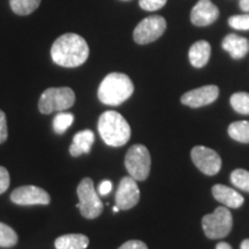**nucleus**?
Here are the masks:
<instances>
[{
    "label": "nucleus",
    "mask_w": 249,
    "mask_h": 249,
    "mask_svg": "<svg viewBox=\"0 0 249 249\" xmlns=\"http://www.w3.org/2000/svg\"><path fill=\"white\" fill-rule=\"evenodd\" d=\"M51 57L55 65L66 68L79 67L89 57L88 43L77 34H65L54 40Z\"/></svg>",
    "instance_id": "obj_1"
},
{
    "label": "nucleus",
    "mask_w": 249,
    "mask_h": 249,
    "mask_svg": "<svg viewBox=\"0 0 249 249\" xmlns=\"http://www.w3.org/2000/svg\"><path fill=\"white\" fill-rule=\"evenodd\" d=\"M134 92V85L124 73H110L98 88V99L103 104L117 107L126 102Z\"/></svg>",
    "instance_id": "obj_2"
},
{
    "label": "nucleus",
    "mask_w": 249,
    "mask_h": 249,
    "mask_svg": "<svg viewBox=\"0 0 249 249\" xmlns=\"http://www.w3.org/2000/svg\"><path fill=\"white\" fill-rule=\"evenodd\" d=\"M98 132L103 141L110 147H123L130 139V126L116 111H107L99 117Z\"/></svg>",
    "instance_id": "obj_3"
},
{
    "label": "nucleus",
    "mask_w": 249,
    "mask_h": 249,
    "mask_svg": "<svg viewBox=\"0 0 249 249\" xmlns=\"http://www.w3.org/2000/svg\"><path fill=\"white\" fill-rule=\"evenodd\" d=\"M75 103V93L68 87L49 88L40 96L38 110L43 114L61 112L71 108Z\"/></svg>",
    "instance_id": "obj_4"
},
{
    "label": "nucleus",
    "mask_w": 249,
    "mask_h": 249,
    "mask_svg": "<svg viewBox=\"0 0 249 249\" xmlns=\"http://www.w3.org/2000/svg\"><path fill=\"white\" fill-rule=\"evenodd\" d=\"M233 218L226 207H218L213 213L205 214L202 227L209 239H223L232 231Z\"/></svg>",
    "instance_id": "obj_5"
},
{
    "label": "nucleus",
    "mask_w": 249,
    "mask_h": 249,
    "mask_svg": "<svg viewBox=\"0 0 249 249\" xmlns=\"http://www.w3.org/2000/svg\"><path fill=\"white\" fill-rule=\"evenodd\" d=\"M124 165L129 176L136 181H143L149 177L151 167L150 152L142 144H134L127 151Z\"/></svg>",
    "instance_id": "obj_6"
},
{
    "label": "nucleus",
    "mask_w": 249,
    "mask_h": 249,
    "mask_svg": "<svg viewBox=\"0 0 249 249\" xmlns=\"http://www.w3.org/2000/svg\"><path fill=\"white\" fill-rule=\"evenodd\" d=\"M79 203L77 208L87 219H95L103 211V203L96 192L93 181L90 178H85L77 186Z\"/></svg>",
    "instance_id": "obj_7"
},
{
    "label": "nucleus",
    "mask_w": 249,
    "mask_h": 249,
    "mask_svg": "<svg viewBox=\"0 0 249 249\" xmlns=\"http://www.w3.org/2000/svg\"><path fill=\"white\" fill-rule=\"evenodd\" d=\"M166 20L160 15H151L144 18L136 26L133 33V38L140 45H145L157 40L166 30Z\"/></svg>",
    "instance_id": "obj_8"
},
{
    "label": "nucleus",
    "mask_w": 249,
    "mask_h": 249,
    "mask_svg": "<svg viewBox=\"0 0 249 249\" xmlns=\"http://www.w3.org/2000/svg\"><path fill=\"white\" fill-rule=\"evenodd\" d=\"M191 156L196 167L207 176H216L222 169V158L213 149L197 145L192 149Z\"/></svg>",
    "instance_id": "obj_9"
},
{
    "label": "nucleus",
    "mask_w": 249,
    "mask_h": 249,
    "mask_svg": "<svg viewBox=\"0 0 249 249\" xmlns=\"http://www.w3.org/2000/svg\"><path fill=\"white\" fill-rule=\"evenodd\" d=\"M11 200L18 205H46L50 203L51 197L49 193L37 186H22L13 191Z\"/></svg>",
    "instance_id": "obj_10"
},
{
    "label": "nucleus",
    "mask_w": 249,
    "mask_h": 249,
    "mask_svg": "<svg viewBox=\"0 0 249 249\" xmlns=\"http://www.w3.org/2000/svg\"><path fill=\"white\" fill-rule=\"evenodd\" d=\"M140 201V189L136 180L132 177L121 179L116 194V205L120 210H129Z\"/></svg>",
    "instance_id": "obj_11"
},
{
    "label": "nucleus",
    "mask_w": 249,
    "mask_h": 249,
    "mask_svg": "<svg viewBox=\"0 0 249 249\" xmlns=\"http://www.w3.org/2000/svg\"><path fill=\"white\" fill-rule=\"evenodd\" d=\"M218 96H219V89L217 86H204L183 93L181 96V103L189 107L197 108L213 103Z\"/></svg>",
    "instance_id": "obj_12"
},
{
    "label": "nucleus",
    "mask_w": 249,
    "mask_h": 249,
    "mask_svg": "<svg viewBox=\"0 0 249 249\" xmlns=\"http://www.w3.org/2000/svg\"><path fill=\"white\" fill-rule=\"evenodd\" d=\"M219 9L211 0H198L191 12V21L196 27H207L216 22Z\"/></svg>",
    "instance_id": "obj_13"
},
{
    "label": "nucleus",
    "mask_w": 249,
    "mask_h": 249,
    "mask_svg": "<svg viewBox=\"0 0 249 249\" xmlns=\"http://www.w3.org/2000/svg\"><path fill=\"white\" fill-rule=\"evenodd\" d=\"M213 195L218 202L225 205L226 208H240L244 204V196L238 193L235 189L225 185L217 183L213 187Z\"/></svg>",
    "instance_id": "obj_14"
},
{
    "label": "nucleus",
    "mask_w": 249,
    "mask_h": 249,
    "mask_svg": "<svg viewBox=\"0 0 249 249\" xmlns=\"http://www.w3.org/2000/svg\"><path fill=\"white\" fill-rule=\"evenodd\" d=\"M222 48L229 52L230 55L235 60L245 58L249 52V40L235 34H230L224 37Z\"/></svg>",
    "instance_id": "obj_15"
},
{
    "label": "nucleus",
    "mask_w": 249,
    "mask_h": 249,
    "mask_svg": "<svg viewBox=\"0 0 249 249\" xmlns=\"http://www.w3.org/2000/svg\"><path fill=\"white\" fill-rule=\"evenodd\" d=\"M95 142V135L91 130L86 129L76 133L70 147V154L73 157H79L83 154H89Z\"/></svg>",
    "instance_id": "obj_16"
},
{
    "label": "nucleus",
    "mask_w": 249,
    "mask_h": 249,
    "mask_svg": "<svg viewBox=\"0 0 249 249\" xmlns=\"http://www.w3.org/2000/svg\"><path fill=\"white\" fill-rule=\"evenodd\" d=\"M211 54V46L207 40H198L191 46L188 52V58L192 66L202 68L208 64Z\"/></svg>",
    "instance_id": "obj_17"
},
{
    "label": "nucleus",
    "mask_w": 249,
    "mask_h": 249,
    "mask_svg": "<svg viewBox=\"0 0 249 249\" xmlns=\"http://www.w3.org/2000/svg\"><path fill=\"white\" fill-rule=\"evenodd\" d=\"M89 238L85 234H65L54 241L55 249H86Z\"/></svg>",
    "instance_id": "obj_18"
},
{
    "label": "nucleus",
    "mask_w": 249,
    "mask_h": 249,
    "mask_svg": "<svg viewBox=\"0 0 249 249\" xmlns=\"http://www.w3.org/2000/svg\"><path fill=\"white\" fill-rule=\"evenodd\" d=\"M229 135L235 141L249 143V121H235L229 126Z\"/></svg>",
    "instance_id": "obj_19"
},
{
    "label": "nucleus",
    "mask_w": 249,
    "mask_h": 249,
    "mask_svg": "<svg viewBox=\"0 0 249 249\" xmlns=\"http://www.w3.org/2000/svg\"><path fill=\"white\" fill-rule=\"evenodd\" d=\"M42 0H9L12 11L18 15H29L39 7Z\"/></svg>",
    "instance_id": "obj_20"
},
{
    "label": "nucleus",
    "mask_w": 249,
    "mask_h": 249,
    "mask_svg": "<svg viewBox=\"0 0 249 249\" xmlns=\"http://www.w3.org/2000/svg\"><path fill=\"white\" fill-rule=\"evenodd\" d=\"M233 110L240 114H249V93L235 92L230 98Z\"/></svg>",
    "instance_id": "obj_21"
},
{
    "label": "nucleus",
    "mask_w": 249,
    "mask_h": 249,
    "mask_svg": "<svg viewBox=\"0 0 249 249\" xmlns=\"http://www.w3.org/2000/svg\"><path fill=\"white\" fill-rule=\"evenodd\" d=\"M18 236L11 226L0 222V247L9 248L18 244Z\"/></svg>",
    "instance_id": "obj_22"
},
{
    "label": "nucleus",
    "mask_w": 249,
    "mask_h": 249,
    "mask_svg": "<svg viewBox=\"0 0 249 249\" xmlns=\"http://www.w3.org/2000/svg\"><path fill=\"white\" fill-rule=\"evenodd\" d=\"M74 121V116L71 113H58L53 119V129L57 134H64L70 128Z\"/></svg>",
    "instance_id": "obj_23"
},
{
    "label": "nucleus",
    "mask_w": 249,
    "mask_h": 249,
    "mask_svg": "<svg viewBox=\"0 0 249 249\" xmlns=\"http://www.w3.org/2000/svg\"><path fill=\"white\" fill-rule=\"evenodd\" d=\"M231 182L244 192L249 193V172L244 169H236L231 173Z\"/></svg>",
    "instance_id": "obj_24"
},
{
    "label": "nucleus",
    "mask_w": 249,
    "mask_h": 249,
    "mask_svg": "<svg viewBox=\"0 0 249 249\" xmlns=\"http://www.w3.org/2000/svg\"><path fill=\"white\" fill-rule=\"evenodd\" d=\"M230 27L235 30H249V13L241 15H233L229 18Z\"/></svg>",
    "instance_id": "obj_25"
},
{
    "label": "nucleus",
    "mask_w": 249,
    "mask_h": 249,
    "mask_svg": "<svg viewBox=\"0 0 249 249\" xmlns=\"http://www.w3.org/2000/svg\"><path fill=\"white\" fill-rule=\"evenodd\" d=\"M166 2L167 0H140L139 5L143 11L154 12L164 7Z\"/></svg>",
    "instance_id": "obj_26"
},
{
    "label": "nucleus",
    "mask_w": 249,
    "mask_h": 249,
    "mask_svg": "<svg viewBox=\"0 0 249 249\" xmlns=\"http://www.w3.org/2000/svg\"><path fill=\"white\" fill-rule=\"evenodd\" d=\"M9 182H11V179H9L8 171L4 166H0V194L7 191Z\"/></svg>",
    "instance_id": "obj_27"
},
{
    "label": "nucleus",
    "mask_w": 249,
    "mask_h": 249,
    "mask_svg": "<svg viewBox=\"0 0 249 249\" xmlns=\"http://www.w3.org/2000/svg\"><path fill=\"white\" fill-rule=\"evenodd\" d=\"M8 138L7 121H6V114L4 111L0 110V144L4 143Z\"/></svg>",
    "instance_id": "obj_28"
},
{
    "label": "nucleus",
    "mask_w": 249,
    "mask_h": 249,
    "mask_svg": "<svg viewBox=\"0 0 249 249\" xmlns=\"http://www.w3.org/2000/svg\"><path fill=\"white\" fill-rule=\"evenodd\" d=\"M118 249H148V246L140 240H129Z\"/></svg>",
    "instance_id": "obj_29"
},
{
    "label": "nucleus",
    "mask_w": 249,
    "mask_h": 249,
    "mask_svg": "<svg viewBox=\"0 0 249 249\" xmlns=\"http://www.w3.org/2000/svg\"><path fill=\"white\" fill-rule=\"evenodd\" d=\"M112 191V182L110 180H104V181H102L99 183V187H98V193L103 196L110 194Z\"/></svg>",
    "instance_id": "obj_30"
},
{
    "label": "nucleus",
    "mask_w": 249,
    "mask_h": 249,
    "mask_svg": "<svg viewBox=\"0 0 249 249\" xmlns=\"http://www.w3.org/2000/svg\"><path fill=\"white\" fill-rule=\"evenodd\" d=\"M239 6H240L242 11L246 12V13H249V0H240Z\"/></svg>",
    "instance_id": "obj_31"
},
{
    "label": "nucleus",
    "mask_w": 249,
    "mask_h": 249,
    "mask_svg": "<svg viewBox=\"0 0 249 249\" xmlns=\"http://www.w3.org/2000/svg\"><path fill=\"white\" fill-rule=\"evenodd\" d=\"M216 249H232V247L231 245H229L227 242H219V244L216 246Z\"/></svg>",
    "instance_id": "obj_32"
},
{
    "label": "nucleus",
    "mask_w": 249,
    "mask_h": 249,
    "mask_svg": "<svg viewBox=\"0 0 249 249\" xmlns=\"http://www.w3.org/2000/svg\"><path fill=\"white\" fill-rule=\"evenodd\" d=\"M240 249H249V239H245V240L241 242Z\"/></svg>",
    "instance_id": "obj_33"
},
{
    "label": "nucleus",
    "mask_w": 249,
    "mask_h": 249,
    "mask_svg": "<svg viewBox=\"0 0 249 249\" xmlns=\"http://www.w3.org/2000/svg\"><path fill=\"white\" fill-rule=\"evenodd\" d=\"M119 210H120L119 208H118L117 205H114V207H113V211H114V213H118V211H119Z\"/></svg>",
    "instance_id": "obj_34"
}]
</instances>
